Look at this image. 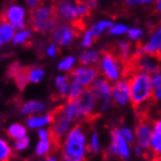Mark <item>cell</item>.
Segmentation results:
<instances>
[{"mask_svg":"<svg viewBox=\"0 0 161 161\" xmlns=\"http://www.w3.org/2000/svg\"><path fill=\"white\" fill-rule=\"evenodd\" d=\"M89 153L86 131L80 123L75 124L61 142V161H85Z\"/></svg>","mask_w":161,"mask_h":161,"instance_id":"obj_1","label":"cell"},{"mask_svg":"<svg viewBox=\"0 0 161 161\" xmlns=\"http://www.w3.org/2000/svg\"><path fill=\"white\" fill-rule=\"evenodd\" d=\"M130 84L131 104L137 111H141V115H145V108L148 107L153 101V90L151 75L144 71H132L129 76Z\"/></svg>","mask_w":161,"mask_h":161,"instance_id":"obj_2","label":"cell"},{"mask_svg":"<svg viewBox=\"0 0 161 161\" xmlns=\"http://www.w3.org/2000/svg\"><path fill=\"white\" fill-rule=\"evenodd\" d=\"M30 24L35 32L42 35L52 34L59 24L54 5L40 3L39 6L31 9Z\"/></svg>","mask_w":161,"mask_h":161,"instance_id":"obj_3","label":"cell"},{"mask_svg":"<svg viewBox=\"0 0 161 161\" xmlns=\"http://www.w3.org/2000/svg\"><path fill=\"white\" fill-rule=\"evenodd\" d=\"M99 71L108 80L116 82L127 74V64L115 52L106 51L101 54Z\"/></svg>","mask_w":161,"mask_h":161,"instance_id":"obj_4","label":"cell"},{"mask_svg":"<svg viewBox=\"0 0 161 161\" xmlns=\"http://www.w3.org/2000/svg\"><path fill=\"white\" fill-rule=\"evenodd\" d=\"M54 113V121L52 123V128H51V134H52V139H53L54 146L58 147L61 144L62 139L64 138V136L69 132L71 128L74 127L75 121L68 116L62 108L59 107L58 109L53 112Z\"/></svg>","mask_w":161,"mask_h":161,"instance_id":"obj_5","label":"cell"},{"mask_svg":"<svg viewBox=\"0 0 161 161\" xmlns=\"http://www.w3.org/2000/svg\"><path fill=\"white\" fill-rule=\"evenodd\" d=\"M80 30V27L77 22L74 23H59L57 28L51 34L52 42L59 45L60 47H68L74 43V40L78 36V31Z\"/></svg>","mask_w":161,"mask_h":161,"instance_id":"obj_6","label":"cell"},{"mask_svg":"<svg viewBox=\"0 0 161 161\" xmlns=\"http://www.w3.org/2000/svg\"><path fill=\"white\" fill-rule=\"evenodd\" d=\"M112 85L111 80H108L104 76H98L94 82L91 84L90 89L97 96L99 100V111L106 112L111 108L113 104L112 99Z\"/></svg>","mask_w":161,"mask_h":161,"instance_id":"obj_7","label":"cell"},{"mask_svg":"<svg viewBox=\"0 0 161 161\" xmlns=\"http://www.w3.org/2000/svg\"><path fill=\"white\" fill-rule=\"evenodd\" d=\"M125 139L123 138L120 131V128H115L112 130L111 134V143L107 147V154L111 157L119 158L122 161H127L131 157V150Z\"/></svg>","mask_w":161,"mask_h":161,"instance_id":"obj_8","label":"cell"},{"mask_svg":"<svg viewBox=\"0 0 161 161\" xmlns=\"http://www.w3.org/2000/svg\"><path fill=\"white\" fill-rule=\"evenodd\" d=\"M54 9L59 21L67 23L80 22L78 20L76 0H57V3H54Z\"/></svg>","mask_w":161,"mask_h":161,"instance_id":"obj_9","label":"cell"},{"mask_svg":"<svg viewBox=\"0 0 161 161\" xmlns=\"http://www.w3.org/2000/svg\"><path fill=\"white\" fill-rule=\"evenodd\" d=\"M154 54L161 57V21L153 28L148 39L143 44H139L134 54Z\"/></svg>","mask_w":161,"mask_h":161,"instance_id":"obj_10","label":"cell"},{"mask_svg":"<svg viewBox=\"0 0 161 161\" xmlns=\"http://www.w3.org/2000/svg\"><path fill=\"white\" fill-rule=\"evenodd\" d=\"M152 132H153V122H151V120L145 115H141L136 125L135 135H136V144L144 148L145 152L150 150Z\"/></svg>","mask_w":161,"mask_h":161,"instance_id":"obj_11","label":"cell"},{"mask_svg":"<svg viewBox=\"0 0 161 161\" xmlns=\"http://www.w3.org/2000/svg\"><path fill=\"white\" fill-rule=\"evenodd\" d=\"M99 76V68L94 66H84L80 64L70 71V78L76 83L80 84L85 89L91 86L94 80Z\"/></svg>","mask_w":161,"mask_h":161,"instance_id":"obj_12","label":"cell"},{"mask_svg":"<svg viewBox=\"0 0 161 161\" xmlns=\"http://www.w3.org/2000/svg\"><path fill=\"white\" fill-rule=\"evenodd\" d=\"M3 16L6 19L9 23H12L16 30H21L24 28H28V22H25V16H27V10L24 7L17 3H12L6 7L3 10Z\"/></svg>","mask_w":161,"mask_h":161,"instance_id":"obj_13","label":"cell"},{"mask_svg":"<svg viewBox=\"0 0 161 161\" xmlns=\"http://www.w3.org/2000/svg\"><path fill=\"white\" fill-rule=\"evenodd\" d=\"M112 99L118 106H125L131 103L130 84L128 78H121L112 86Z\"/></svg>","mask_w":161,"mask_h":161,"instance_id":"obj_14","label":"cell"},{"mask_svg":"<svg viewBox=\"0 0 161 161\" xmlns=\"http://www.w3.org/2000/svg\"><path fill=\"white\" fill-rule=\"evenodd\" d=\"M54 113H46V114H35L30 115L25 121L28 128L30 129H40V128L47 127L53 123Z\"/></svg>","mask_w":161,"mask_h":161,"instance_id":"obj_15","label":"cell"},{"mask_svg":"<svg viewBox=\"0 0 161 161\" xmlns=\"http://www.w3.org/2000/svg\"><path fill=\"white\" fill-rule=\"evenodd\" d=\"M16 32V28L0 14V47L8 44L13 40L14 35Z\"/></svg>","mask_w":161,"mask_h":161,"instance_id":"obj_16","label":"cell"},{"mask_svg":"<svg viewBox=\"0 0 161 161\" xmlns=\"http://www.w3.org/2000/svg\"><path fill=\"white\" fill-rule=\"evenodd\" d=\"M150 151L154 157H161V118L153 122V132H152Z\"/></svg>","mask_w":161,"mask_h":161,"instance_id":"obj_17","label":"cell"},{"mask_svg":"<svg viewBox=\"0 0 161 161\" xmlns=\"http://www.w3.org/2000/svg\"><path fill=\"white\" fill-rule=\"evenodd\" d=\"M46 109V105L38 100H28L20 106V114L24 116L40 114Z\"/></svg>","mask_w":161,"mask_h":161,"instance_id":"obj_18","label":"cell"},{"mask_svg":"<svg viewBox=\"0 0 161 161\" xmlns=\"http://www.w3.org/2000/svg\"><path fill=\"white\" fill-rule=\"evenodd\" d=\"M101 58V54L99 51L92 50V48H86L84 50L78 57V62L84 66H96L99 64Z\"/></svg>","mask_w":161,"mask_h":161,"instance_id":"obj_19","label":"cell"},{"mask_svg":"<svg viewBox=\"0 0 161 161\" xmlns=\"http://www.w3.org/2000/svg\"><path fill=\"white\" fill-rule=\"evenodd\" d=\"M32 35H34L32 28H24V29L17 30L16 32H15V35H14L12 43H13L14 45H19V46L27 45V44L32 39Z\"/></svg>","mask_w":161,"mask_h":161,"instance_id":"obj_20","label":"cell"},{"mask_svg":"<svg viewBox=\"0 0 161 161\" xmlns=\"http://www.w3.org/2000/svg\"><path fill=\"white\" fill-rule=\"evenodd\" d=\"M7 136L12 139H19V138H22L24 136H27V128L24 127L23 124L21 123H12L9 127L7 128L6 130Z\"/></svg>","mask_w":161,"mask_h":161,"instance_id":"obj_21","label":"cell"},{"mask_svg":"<svg viewBox=\"0 0 161 161\" xmlns=\"http://www.w3.org/2000/svg\"><path fill=\"white\" fill-rule=\"evenodd\" d=\"M113 25V21L108 20V19H104V20H99L96 23H93L91 25L90 30L91 32L94 35V37L97 38L98 36H100L103 32H105L106 30H109L111 27Z\"/></svg>","mask_w":161,"mask_h":161,"instance_id":"obj_22","label":"cell"},{"mask_svg":"<svg viewBox=\"0 0 161 161\" xmlns=\"http://www.w3.org/2000/svg\"><path fill=\"white\" fill-rule=\"evenodd\" d=\"M28 78H29V83L37 84L43 80L45 76V70L40 66H32V67L27 68Z\"/></svg>","mask_w":161,"mask_h":161,"instance_id":"obj_23","label":"cell"},{"mask_svg":"<svg viewBox=\"0 0 161 161\" xmlns=\"http://www.w3.org/2000/svg\"><path fill=\"white\" fill-rule=\"evenodd\" d=\"M53 141L52 139H46V141H43V139H39V142L37 143L36 147H35V153L38 157H46L51 151H52V147H53Z\"/></svg>","mask_w":161,"mask_h":161,"instance_id":"obj_24","label":"cell"},{"mask_svg":"<svg viewBox=\"0 0 161 161\" xmlns=\"http://www.w3.org/2000/svg\"><path fill=\"white\" fill-rule=\"evenodd\" d=\"M14 148L5 138L0 137V161H10Z\"/></svg>","mask_w":161,"mask_h":161,"instance_id":"obj_25","label":"cell"},{"mask_svg":"<svg viewBox=\"0 0 161 161\" xmlns=\"http://www.w3.org/2000/svg\"><path fill=\"white\" fill-rule=\"evenodd\" d=\"M75 64H76V58L74 55H67L59 61L58 69L60 71H64V73H68V71H71L74 69Z\"/></svg>","mask_w":161,"mask_h":161,"instance_id":"obj_26","label":"cell"},{"mask_svg":"<svg viewBox=\"0 0 161 161\" xmlns=\"http://www.w3.org/2000/svg\"><path fill=\"white\" fill-rule=\"evenodd\" d=\"M84 91H85V87L82 86L80 84L74 82V80H71L67 100H75V99H78V98H80V96L83 94Z\"/></svg>","mask_w":161,"mask_h":161,"instance_id":"obj_27","label":"cell"},{"mask_svg":"<svg viewBox=\"0 0 161 161\" xmlns=\"http://www.w3.org/2000/svg\"><path fill=\"white\" fill-rule=\"evenodd\" d=\"M101 144H100V138H99V135L98 132H92L90 137V141H89V152L92 153V154H97L98 152L100 151Z\"/></svg>","mask_w":161,"mask_h":161,"instance_id":"obj_28","label":"cell"},{"mask_svg":"<svg viewBox=\"0 0 161 161\" xmlns=\"http://www.w3.org/2000/svg\"><path fill=\"white\" fill-rule=\"evenodd\" d=\"M94 40H96V37H94V35L91 32V30H85L82 35V39H80V45L82 47L84 48H89L93 45Z\"/></svg>","mask_w":161,"mask_h":161,"instance_id":"obj_29","label":"cell"},{"mask_svg":"<svg viewBox=\"0 0 161 161\" xmlns=\"http://www.w3.org/2000/svg\"><path fill=\"white\" fill-rule=\"evenodd\" d=\"M29 145H30V139H29L28 136H24V137L14 141L13 148L17 152H22V151H25L29 147Z\"/></svg>","mask_w":161,"mask_h":161,"instance_id":"obj_30","label":"cell"},{"mask_svg":"<svg viewBox=\"0 0 161 161\" xmlns=\"http://www.w3.org/2000/svg\"><path fill=\"white\" fill-rule=\"evenodd\" d=\"M128 30H129V28H128L127 24H123V23H116V24H113L109 29V34L113 35V36H121V35H124L127 34Z\"/></svg>","mask_w":161,"mask_h":161,"instance_id":"obj_31","label":"cell"},{"mask_svg":"<svg viewBox=\"0 0 161 161\" xmlns=\"http://www.w3.org/2000/svg\"><path fill=\"white\" fill-rule=\"evenodd\" d=\"M120 131L123 138L129 143V144H132V143H136V135H135V131L131 129V128L123 127L120 128Z\"/></svg>","mask_w":161,"mask_h":161,"instance_id":"obj_32","label":"cell"},{"mask_svg":"<svg viewBox=\"0 0 161 161\" xmlns=\"http://www.w3.org/2000/svg\"><path fill=\"white\" fill-rule=\"evenodd\" d=\"M143 30H142L141 28H129V30H128L127 35H128V38L132 42H136V40H139L142 37H143Z\"/></svg>","mask_w":161,"mask_h":161,"instance_id":"obj_33","label":"cell"},{"mask_svg":"<svg viewBox=\"0 0 161 161\" xmlns=\"http://www.w3.org/2000/svg\"><path fill=\"white\" fill-rule=\"evenodd\" d=\"M157 0H124V3L125 6L128 7H137L141 6V5H151V3H154Z\"/></svg>","mask_w":161,"mask_h":161,"instance_id":"obj_34","label":"cell"},{"mask_svg":"<svg viewBox=\"0 0 161 161\" xmlns=\"http://www.w3.org/2000/svg\"><path fill=\"white\" fill-rule=\"evenodd\" d=\"M45 53L48 58H55L57 57V54L59 53V45L52 42L45 47Z\"/></svg>","mask_w":161,"mask_h":161,"instance_id":"obj_35","label":"cell"},{"mask_svg":"<svg viewBox=\"0 0 161 161\" xmlns=\"http://www.w3.org/2000/svg\"><path fill=\"white\" fill-rule=\"evenodd\" d=\"M69 89H70V83H69V82L64 84V85H61L60 87H58L57 89L58 96H59L60 98H67L68 93H69Z\"/></svg>","mask_w":161,"mask_h":161,"instance_id":"obj_36","label":"cell"},{"mask_svg":"<svg viewBox=\"0 0 161 161\" xmlns=\"http://www.w3.org/2000/svg\"><path fill=\"white\" fill-rule=\"evenodd\" d=\"M69 82V77L67 75H58L57 77L54 78V85H55V89L60 87L61 85L68 83Z\"/></svg>","mask_w":161,"mask_h":161,"instance_id":"obj_37","label":"cell"},{"mask_svg":"<svg viewBox=\"0 0 161 161\" xmlns=\"http://www.w3.org/2000/svg\"><path fill=\"white\" fill-rule=\"evenodd\" d=\"M151 80H152V85H153L154 89L161 86V69L151 75Z\"/></svg>","mask_w":161,"mask_h":161,"instance_id":"obj_38","label":"cell"},{"mask_svg":"<svg viewBox=\"0 0 161 161\" xmlns=\"http://www.w3.org/2000/svg\"><path fill=\"white\" fill-rule=\"evenodd\" d=\"M40 1H42V0H24V3L27 5L28 8L34 9V8H36L37 6H39Z\"/></svg>","mask_w":161,"mask_h":161,"instance_id":"obj_39","label":"cell"},{"mask_svg":"<svg viewBox=\"0 0 161 161\" xmlns=\"http://www.w3.org/2000/svg\"><path fill=\"white\" fill-rule=\"evenodd\" d=\"M153 101H157V103L161 101V86L153 90Z\"/></svg>","mask_w":161,"mask_h":161,"instance_id":"obj_40","label":"cell"},{"mask_svg":"<svg viewBox=\"0 0 161 161\" xmlns=\"http://www.w3.org/2000/svg\"><path fill=\"white\" fill-rule=\"evenodd\" d=\"M154 12L161 15V0H157L154 3Z\"/></svg>","mask_w":161,"mask_h":161,"instance_id":"obj_41","label":"cell"},{"mask_svg":"<svg viewBox=\"0 0 161 161\" xmlns=\"http://www.w3.org/2000/svg\"><path fill=\"white\" fill-rule=\"evenodd\" d=\"M43 161H61V160H60V157H57V155H48V157H46Z\"/></svg>","mask_w":161,"mask_h":161,"instance_id":"obj_42","label":"cell"},{"mask_svg":"<svg viewBox=\"0 0 161 161\" xmlns=\"http://www.w3.org/2000/svg\"><path fill=\"white\" fill-rule=\"evenodd\" d=\"M76 1H77V3H87V5H89V3H90L91 1H93V0H76Z\"/></svg>","mask_w":161,"mask_h":161,"instance_id":"obj_43","label":"cell"},{"mask_svg":"<svg viewBox=\"0 0 161 161\" xmlns=\"http://www.w3.org/2000/svg\"><path fill=\"white\" fill-rule=\"evenodd\" d=\"M152 161H161V157H154V155H153Z\"/></svg>","mask_w":161,"mask_h":161,"instance_id":"obj_44","label":"cell"},{"mask_svg":"<svg viewBox=\"0 0 161 161\" xmlns=\"http://www.w3.org/2000/svg\"><path fill=\"white\" fill-rule=\"evenodd\" d=\"M0 127H1V120H0Z\"/></svg>","mask_w":161,"mask_h":161,"instance_id":"obj_45","label":"cell"},{"mask_svg":"<svg viewBox=\"0 0 161 161\" xmlns=\"http://www.w3.org/2000/svg\"><path fill=\"white\" fill-rule=\"evenodd\" d=\"M45 1H50V0H45Z\"/></svg>","mask_w":161,"mask_h":161,"instance_id":"obj_46","label":"cell"}]
</instances>
